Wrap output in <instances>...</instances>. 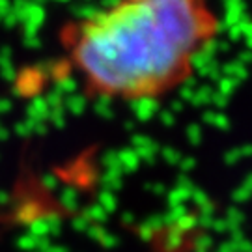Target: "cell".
<instances>
[{"label": "cell", "mask_w": 252, "mask_h": 252, "mask_svg": "<svg viewBox=\"0 0 252 252\" xmlns=\"http://www.w3.org/2000/svg\"><path fill=\"white\" fill-rule=\"evenodd\" d=\"M217 34L209 0H116L69 23L60 41L88 95L142 103L189 81Z\"/></svg>", "instance_id": "6da1fadb"}]
</instances>
